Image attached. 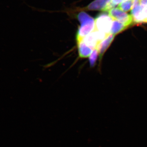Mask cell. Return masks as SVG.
Returning a JSON list of instances; mask_svg holds the SVG:
<instances>
[{
    "label": "cell",
    "instance_id": "cell-1",
    "mask_svg": "<svg viewBox=\"0 0 147 147\" xmlns=\"http://www.w3.org/2000/svg\"><path fill=\"white\" fill-rule=\"evenodd\" d=\"M77 17L81 24L76 34V42H79L94 30L95 21L86 12H80Z\"/></svg>",
    "mask_w": 147,
    "mask_h": 147
},
{
    "label": "cell",
    "instance_id": "cell-2",
    "mask_svg": "<svg viewBox=\"0 0 147 147\" xmlns=\"http://www.w3.org/2000/svg\"><path fill=\"white\" fill-rule=\"evenodd\" d=\"M94 21L95 30L106 34H110L113 19L109 14L105 13H100Z\"/></svg>",
    "mask_w": 147,
    "mask_h": 147
},
{
    "label": "cell",
    "instance_id": "cell-3",
    "mask_svg": "<svg viewBox=\"0 0 147 147\" xmlns=\"http://www.w3.org/2000/svg\"><path fill=\"white\" fill-rule=\"evenodd\" d=\"M110 34L94 30L82 39L87 45L93 50Z\"/></svg>",
    "mask_w": 147,
    "mask_h": 147
},
{
    "label": "cell",
    "instance_id": "cell-4",
    "mask_svg": "<svg viewBox=\"0 0 147 147\" xmlns=\"http://www.w3.org/2000/svg\"><path fill=\"white\" fill-rule=\"evenodd\" d=\"M108 12L113 20L119 21L127 26H129L133 23V18L131 15L126 13L119 7L111 9Z\"/></svg>",
    "mask_w": 147,
    "mask_h": 147
},
{
    "label": "cell",
    "instance_id": "cell-5",
    "mask_svg": "<svg viewBox=\"0 0 147 147\" xmlns=\"http://www.w3.org/2000/svg\"><path fill=\"white\" fill-rule=\"evenodd\" d=\"M114 7L112 0H95L88 5L87 9L89 10L109 11Z\"/></svg>",
    "mask_w": 147,
    "mask_h": 147
},
{
    "label": "cell",
    "instance_id": "cell-6",
    "mask_svg": "<svg viewBox=\"0 0 147 147\" xmlns=\"http://www.w3.org/2000/svg\"><path fill=\"white\" fill-rule=\"evenodd\" d=\"M115 36V35L110 34L105 39L102 40L97 46L96 49L99 53L100 59L102 58L103 54L111 44Z\"/></svg>",
    "mask_w": 147,
    "mask_h": 147
},
{
    "label": "cell",
    "instance_id": "cell-7",
    "mask_svg": "<svg viewBox=\"0 0 147 147\" xmlns=\"http://www.w3.org/2000/svg\"><path fill=\"white\" fill-rule=\"evenodd\" d=\"M77 44L79 57L81 58H86L89 57L93 50L87 45L83 40L77 42Z\"/></svg>",
    "mask_w": 147,
    "mask_h": 147
},
{
    "label": "cell",
    "instance_id": "cell-8",
    "mask_svg": "<svg viewBox=\"0 0 147 147\" xmlns=\"http://www.w3.org/2000/svg\"><path fill=\"white\" fill-rule=\"evenodd\" d=\"M127 26L125 24L117 20H113L112 28L110 30V34L115 35L123 31L127 28Z\"/></svg>",
    "mask_w": 147,
    "mask_h": 147
},
{
    "label": "cell",
    "instance_id": "cell-9",
    "mask_svg": "<svg viewBox=\"0 0 147 147\" xmlns=\"http://www.w3.org/2000/svg\"><path fill=\"white\" fill-rule=\"evenodd\" d=\"M136 0H126L119 4L118 7L124 11H127L132 9Z\"/></svg>",
    "mask_w": 147,
    "mask_h": 147
},
{
    "label": "cell",
    "instance_id": "cell-10",
    "mask_svg": "<svg viewBox=\"0 0 147 147\" xmlns=\"http://www.w3.org/2000/svg\"><path fill=\"white\" fill-rule=\"evenodd\" d=\"M98 54L99 53L97 49H95L93 50L91 54L89 56V60L90 65L91 67H93L95 65L98 57Z\"/></svg>",
    "mask_w": 147,
    "mask_h": 147
},
{
    "label": "cell",
    "instance_id": "cell-11",
    "mask_svg": "<svg viewBox=\"0 0 147 147\" xmlns=\"http://www.w3.org/2000/svg\"><path fill=\"white\" fill-rule=\"evenodd\" d=\"M125 1L126 0H112V3L115 6L116 5H117L118 4H120L121 3Z\"/></svg>",
    "mask_w": 147,
    "mask_h": 147
},
{
    "label": "cell",
    "instance_id": "cell-12",
    "mask_svg": "<svg viewBox=\"0 0 147 147\" xmlns=\"http://www.w3.org/2000/svg\"><path fill=\"white\" fill-rule=\"evenodd\" d=\"M139 1L140 4L143 5L147 4V0H139Z\"/></svg>",
    "mask_w": 147,
    "mask_h": 147
},
{
    "label": "cell",
    "instance_id": "cell-13",
    "mask_svg": "<svg viewBox=\"0 0 147 147\" xmlns=\"http://www.w3.org/2000/svg\"><path fill=\"white\" fill-rule=\"evenodd\" d=\"M144 23H147V18L146 19V20H145Z\"/></svg>",
    "mask_w": 147,
    "mask_h": 147
}]
</instances>
